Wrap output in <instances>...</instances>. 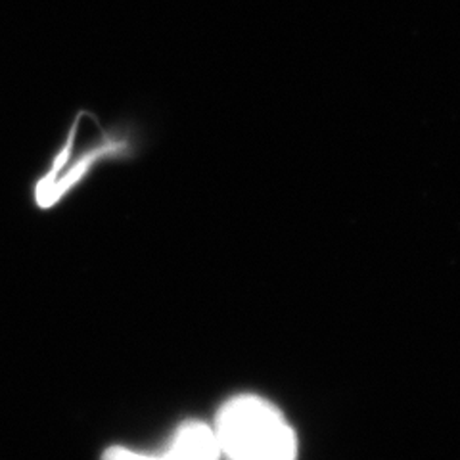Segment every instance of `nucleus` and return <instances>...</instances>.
<instances>
[{
  "mask_svg": "<svg viewBox=\"0 0 460 460\" xmlns=\"http://www.w3.org/2000/svg\"><path fill=\"white\" fill-rule=\"evenodd\" d=\"M144 144L146 135L140 123L123 119L104 125L94 111L79 108L45 167L31 179L29 192L35 209L60 208L91 182L98 169L137 162Z\"/></svg>",
  "mask_w": 460,
  "mask_h": 460,
  "instance_id": "nucleus-1",
  "label": "nucleus"
},
{
  "mask_svg": "<svg viewBox=\"0 0 460 460\" xmlns=\"http://www.w3.org/2000/svg\"><path fill=\"white\" fill-rule=\"evenodd\" d=\"M225 460H296L297 438L284 414L263 397L228 399L215 420Z\"/></svg>",
  "mask_w": 460,
  "mask_h": 460,
  "instance_id": "nucleus-2",
  "label": "nucleus"
},
{
  "mask_svg": "<svg viewBox=\"0 0 460 460\" xmlns=\"http://www.w3.org/2000/svg\"><path fill=\"white\" fill-rule=\"evenodd\" d=\"M165 453L171 460H221V449L213 426L189 420L177 428Z\"/></svg>",
  "mask_w": 460,
  "mask_h": 460,
  "instance_id": "nucleus-3",
  "label": "nucleus"
},
{
  "mask_svg": "<svg viewBox=\"0 0 460 460\" xmlns=\"http://www.w3.org/2000/svg\"><path fill=\"white\" fill-rule=\"evenodd\" d=\"M102 460H171L165 451L162 453H142L127 447H110L104 451Z\"/></svg>",
  "mask_w": 460,
  "mask_h": 460,
  "instance_id": "nucleus-4",
  "label": "nucleus"
}]
</instances>
